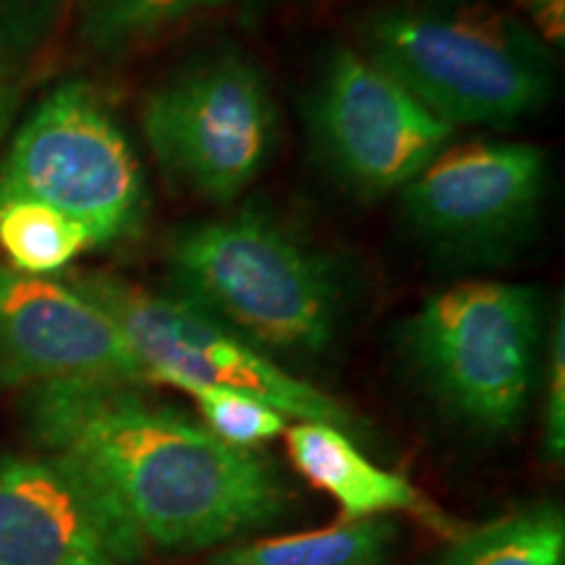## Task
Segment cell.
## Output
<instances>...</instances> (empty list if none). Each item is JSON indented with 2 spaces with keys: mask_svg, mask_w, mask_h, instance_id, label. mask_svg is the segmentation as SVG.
Returning a JSON list of instances; mask_svg holds the SVG:
<instances>
[{
  "mask_svg": "<svg viewBox=\"0 0 565 565\" xmlns=\"http://www.w3.org/2000/svg\"><path fill=\"white\" fill-rule=\"evenodd\" d=\"M141 391L100 380L30 387L21 422L42 454L108 494L147 550L223 547L286 515L291 492L270 458L217 440L200 419Z\"/></svg>",
  "mask_w": 565,
  "mask_h": 565,
  "instance_id": "6da1fadb",
  "label": "cell"
},
{
  "mask_svg": "<svg viewBox=\"0 0 565 565\" xmlns=\"http://www.w3.org/2000/svg\"><path fill=\"white\" fill-rule=\"evenodd\" d=\"M353 47L456 131L511 129L555 97V51L487 0H380L353 21Z\"/></svg>",
  "mask_w": 565,
  "mask_h": 565,
  "instance_id": "7a4b0ae2",
  "label": "cell"
},
{
  "mask_svg": "<svg viewBox=\"0 0 565 565\" xmlns=\"http://www.w3.org/2000/svg\"><path fill=\"white\" fill-rule=\"evenodd\" d=\"M168 291L267 356L317 359L338 335L343 280L328 254L257 210L212 217L168 238Z\"/></svg>",
  "mask_w": 565,
  "mask_h": 565,
  "instance_id": "3957f363",
  "label": "cell"
},
{
  "mask_svg": "<svg viewBox=\"0 0 565 565\" xmlns=\"http://www.w3.org/2000/svg\"><path fill=\"white\" fill-rule=\"evenodd\" d=\"M545 322L536 286L471 280L427 296L401 324L398 349L445 414L505 435L532 398Z\"/></svg>",
  "mask_w": 565,
  "mask_h": 565,
  "instance_id": "277c9868",
  "label": "cell"
},
{
  "mask_svg": "<svg viewBox=\"0 0 565 565\" xmlns=\"http://www.w3.org/2000/svg\"><path fill=\"white\" fill-rule=\"evenodd\" d=\"M278 126L270 82L233 47L181 63L141 103V134L166 181L212 204H231L263 175Z\"/></svg>",
  "mask_w": 565,
  "mask_h": 565,
  "instance_id": "5b68a950",
  "label": "cell"
},
{
  "mask_svg": "<svg viewBox=\"0 0 565 565\" xmlns=\"http://www.w3.org/2000/svg\"><path fill=\"white\" fill-rule=\"evenodd\" d=\"M66 282L110 317L145 366L147 385L181 393L223 387L263 401L286 419L333 424L353 440L364 435L359 416L335 395L296 377L181 296L100 270L76 273Z\"/></svg>",
  "mask_w": 565,
  "mask_h": 565,
  "instance_id": "8992f818",
  "label": "cell"
},
{
  "mask_svg": "<svg viewBox=\"0 0 565 565\" xmlns=\"http://www.w3.org/2000/svg\"><path fill=\"white\" fill-rule=\"evenodd\" d=\"M0 196H26L66 212L95 246L145 228L150 192L129 137L84 82H63L34 105L0 166Z\"/></svg>",
  "mask_w": 565,
  "mask_h": 565,
  "instance_id": "52a82bcc",
  "label": "cell"
},
{
  "mask_svg": "<svg viewBox=\"0 0 565 565\" xmlns=\"http://www.w3.org/2000/svg\"><path fill=\"white\" fill-rule=\"evenodd\" d=\"M550 158L532 141L448 145L398 192L401 215L433 257L482 267L513 259L545 217Z\"/></svg>",
  "mask_w": 565,
  "mask_h": 565,
  "instance_id": "ba28073f",
  "label": "cell"
},
{
  "mask_svg": "<svg viewBox=\"0 0 565 565\" xmlns=\"http://www.w3.org/2000/svg\"><path fill=\"white\" fill-rule=\"evenodd\" d=\"M317 160L362 200L398 194L454 145L456 129L353 45L324 55L307 95Z\"/></svg>",
  "mask_w": 565,
  "mask_h": 565,
  "instance_id": "9c48e42d",
  "label": "cell"
},
{
  "mask_svg": "<svg viewBox=\"0 0 565 565\" xmlns=\"http://www.w3.org/2000/svg\"><path fill=\"white\" fill-rule=\"evenodd\" d=\"M137 529L63 458H0V565H141Z\"/></svg>",
  "mask_w": 565,
  "mask_h": 565,
  "instance_id": "30bf717a",
  "label": "cell"
},
{
  "mask_svg": "<svg viewBox=\"0 0 565 565\" xmlns=\"http://www.w3.org/2000/svg\"><path fill=\"white\" fill-rule=\"evenodd\" d=\"M145 385V366L110 317L66 280L0 265V387Z\"/></svg>",
  "mask_w": 565,
  "mask_h": 565,
  "instance_id": "8fae6325",
  "label": "cell"
},
{
  "mask_svg": "<svg viewBox=\"0 0 565 565\" xmlns=\"http://www.w3.org/2000/svg\"><path fill=\"white\" fill-rule=\"evenodd\" d=\"M286 450L294 469L333 498L343 519H391L404 513L448 542L463 532L454 515L445 513L412 479L374 463L349 433L333 424H294L286 429Z\"/></svg>",
  "mask_w": 565,
  "mask_h": 565,
  "instance_id": "7c38bea8",
  "label": "cell"
},
{
  "mask_svg": "<svg viewBox=\"0 0 565 565\" xmlns=\"http://www.w3.org/2000/svg\"><path fill=\"white\" fill-rule=\"evenodd\" d=\"M398 540L393 519H341L333 526L233 542L210 565H383Z\"/></svg>",
  "mask_w": 565,
  "mask_h": 565,
  "instance_id": "4fadbf2b",
  "label": "cell"
},
{
  "mask_svg": "<svg viewBox=\"0 0 565 565\" xmlns=\"http://www.w3.org/2000/svg\"><path fill=\"white\" fill-rule=\"evenodd\" d=\"M440 565H565L561 505H529L484 526L463 529Z\"/></svg>",
  "mask_w": 565,
  "mask_h": 565,
  "instance_id": "5bb4252c",
  "label": "cell"
},
{
  "mask_svg": "<svg viewBox=\"0 0 565 565\" xmlns=\"http://www.w3.org/2000/svg\"><path fill=\"white\" fill-rule=\"evenodd\" d=\"M87 249H95L89 231L66 212L26 196H0V252L13 270L51 278Z\"/></svg>",
  "mask_w": 565,
  "mask_h": 565,
  "instance_id": "9a60e30c",
  "label": "cell"
},
{
  "mask_svg": "<svg viewBox=\"0 0 565 565\" xmlns=\"http://www.w3.org/2000/svg\"><path fill=\"white\" fill-rule=\"evenodd\" d=\"M231 0H82L79 38L89 51L121 55Z\"/></svg>",
  "mask_w": 565,
  "mask_h": 565,
  "instance_id": "2e32d148",
  "label": "cell"
},
{
  "mask_svg": "<svg viewBox=\"0 0 565 565\" xmlns=\"http://www.w3.org/2000/svg\"><path fill=\"white\" fill-rule=\"evenodd\" d=\"M186 395L194 401L196 416L204 427L233 448L259 450L288 429L286 416L252 395L223 387H194Z\"/></svg>",
  "mask_w": 565,
  "mask_h": 565,
  "instance_id": "e0dca14e",
  "label": "cell"
},
{
  "mask_svg": "<svg viewBox=\"0 0 565 565\" xmlns=\"http://www.w3.org/2000/svg\"><path fill=\"white\" fill-rule=\"evenodd\" d=\"M545 366V454L553 463L565 456V315L563 303L547 324Z\"/></svg>",
  "mask_w": 565,
  "mask_h": 565,
  "instance_id": "ac0fdd59",
  "label": "cell"
},
{
  "mask_svg": "<svg viewBox=\"0 0 565 565\" xmlns=\"http://www.w3.org/2000/svg\"><path fill=\"white\" fill-rule=\"evenodd\" d=\"M58 0H0V61L21 58L51 30Z\"/></svg>",
  "mask_w": 565,
  "mask_h": 565,
  "instance_id": "d6986e66",
  "label": "cell"
},
{
  "mask_svg": "<svg viewBox=\"0 0 565 565\" xmlns=\"http://www.w3.org/2000/svg\"><path fill=\"white\" fill-rule=\"evenodd\" d=\"M511 13L540 38L550 51L565 45V0H508Z\"/></svg>",
  "mask_w": 565,
  "mask_h": 565,
  "instance_id": "ffe728a7",
  "label": "cell"
},
{
  "mask_svg": "<svg viewBox=\"0 0 565 565\" xmlns=\"http://www.w3.org/2000/svg\"><path fill=\"white\" fill-rule=\"evenodd\" d=\"M19 103V79L13 61H0V137L9 129Z\"/></svg>",
  "mask_w": 565,
  "mask_h": 565,
  "instance_id": "44dd1931",
  "label": "cell"
}]
</instances>
